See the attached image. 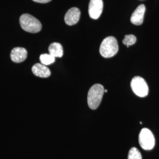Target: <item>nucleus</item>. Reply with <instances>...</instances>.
I'll list each match as a JSON object with an SVG mask.
<instances>
[{"label": "nucleus", "mask_w": 159, "mask_h": 159, "mask_svg": "<svg viewBox=\"0 0 159 159\" xmlns=\"http://www.w3.org/2000/svg\"><path fill=\"white\" fill-rule=\"evenodd\" d=\"M104 93V89L102 85L96 84L93 85L90 89L87 96L89 107L92 110L98 108L102 102Z\"/></svg>", "instance_id": "obj_1"}, {"label": "nucleus", "mask_w": 159, "mask_h": 159, "mask_svg": "<svg viewBox=\"0 0 159 159\" xmlns=\"http://www.w3.org/2000/svg\"><path fill=\"white\" fill-rule=\"evenodd\" d=\"M20 23L23 30L31 33H39L42 29L40 21L29 14H24L20 17Z\"/></svg>", "instance_id": "obj_2"}, {"label": "nucleus", "mask_w": 159, "mask_h": 159, "mask_svg": "<svg viewBox=\"0 0 159 159\" xmlns=\"http://www.w3.org/2000/svg\"><path fill=\"white\" fill-rule=\"evenodd\" d=\"M119 51V45L116 39L109 36L102 40L100 47V53L104 58L114 56Z\"/></svg>", "instance_id": "obj_3"}, {"label": "nucleus", "mask_w": 159, "mask_h": 159, "mask_svg": "<svg viewBox=\"0 0 159 159\" xmlns=\"http://www.w3.org/2000/svg\"><path fill=\"white\" fill-rule=\"evenodd\" d=\"M139 142L140 146L145 150H150L155 145V139L152 132L147 128H144L139 134Z\"/></svg>", "instance_id": "obj_4"}, {"label": "nucleus", "mask_w": 159, "mask_h": 159, "mask_svg": "<svg viewBox=\"0 0 159 159\" xmlns=\"http://www.w3.org/2000/svg\"><path fill=\"white\" fill-rule=\"evenodd\" d=\"M132 90L137 96L144 97L148 93V87L146 81L139 76L134 77L131 81Z\"/></svg>", "instance_id": "obj_5"}, {"label": "nucleus", "mask_w": 159, "mask_h": 159, "mask_svg": "<svg viewBox=\"0 0 159 159\" xmlns=\"http://www.w3.org/2000/svg\"><path fill=\"white\" fill-rule=\"evenodd\" d=\"M102 0H90L89 6V14L91 18L98 19L102 13Z\"/></svg>", "instance_id": "obj_6"}, {"label": "nucleus", "mask_w": 159, "mask_h": 159, "mask_svg": "<svg viewBox=\"0 0 159 159\" xmlns=\"http://www.w3.org/2000/svg\"><path fill=\"white\" fill-rule=\"evenodd\" d=\"M80 16L81 12L79 8L75 7L71 8L68 10L65 15V23L68 25H73L79 22Z\"/></svg>", "instance_id": "obj_7"}, {"label": "nucleus", "mask_w": 159, "mask_h": 159, "mask_svg": "<svg viewBox=\"0 0 159 159\" xmlns=\"http://www.w3.org/2000/svg\"><path fill=\"white\" fill-rule=\"evenodd\" d=\"M28 52L26 49L22 47H16L12 50L10 57L14 63H21L27 57Z\"/></svg>", "instance_id": "obj_8"}, {"label": "nucleus", "mask_w": 159, "mask_h": 159, "mask_svg": "<svg viewBox=\"0 0 159 159\" xmlns=\"http://www.w3.org/2000/svg\"><path fill=\"white\" fill-rule=\"evenodd\" d=\"M145 11V6L144 4L140 5L135 10V11L133 12L130 18L131 22L136 25H142L143 23Z\"/></svg>", "instance_id": "obj_9"}, {"label": "nucleus", "mask_w": 159, "mask_h": 159, "mask_svg": "<svg viewBox=\"0 0 159 159\" xmlns=\"http://www.w3.org/2000/svg\"><path fill=\"white\" fill-rule=\"evenodd\" d=\"M32 71L35 75L41 78H47L51 75L50 69L41 63L34 64L32 67Z\"/></svg>", "instance_id": "obj_10"}, {"label": "nucleus", "mask_w": 159, "mask_h": 159, "mask_svg": "<svg viewBox=\"0 0 159 159\" xmlns=\"http://www.w3.org/2000/svg\"><path fill=\"white\" fill-rule=\"evenodd\" d=\"M49 54L54 57H61L63 56V47L58 43H53L48 47Z\"/></svg>", "instance_id": "obj_11"}, {"label": "nucleus", "mask_w": 159, "mask_h": 159, "mask_svg": "<svg viewBox=\"0 0 159 159\" xmlns=\"http://www.w3.org/2000/svg\"><path fill=\"white\" fill-rule=\"evenodd\" d=\"M41 63L44 66H48L55 61V57L52 56L50 54H43L40 57Z\"/></svg>", "instance_id": "obj_12"}, {"label": "nucleus", "mask_w": 159, "mask_h": 159, "mask_svg": "<svg viewBox=\"0 0 159 159\" xmlns=\"http://www.w3.org/2000/svg\"><path fill=\"white\" fill-rule=\"evenodd\" d=\"M137 39L135 35H132V34H129V35H126L125 37L124 40H123V43L127 47L132 46L136 42Z\"/></svg>", "instance_id": "obj_13"}, {"label": "nucleus", "mask_w": 159, "mask_h": 159, "mask_svg": "<svg viewBox=\"0 0 159 159\" xmlns=\"http://www.w3.org/2000/svg\"><path fill=\"white\" fill-rule=\"evenodd\" d=\"M128 159H142V156L137 148H132L129 152Z\"/></svg>", "instance_id": "obj_14"}, {"label": "nucleus", "mask_w": 159, "mask_h": 159, "mask_svg": "<svg viewBox=\"0 0 159 159\" xmlns=\"http://www.w3.org/2000/svg\"><path fill=\"white\" fill-rule=\"evenodd\" d=\"M34 2H39V3H47V2H50L51 0H33Z\"/></svg>", "instance_id": "obj_15"}, {"label": "nucleus", "mask_w": 159, "mask_h": 159, "mask_svg": "<svg viewBox=\"0 0 159 159\" xmlns=\"http://www.w3.org/2000/svg\"><path fill=\"white\" fill-rule=\"evenodd\" d=\"M104 93H107V89L104 90Z\"/></svg>", "instance_id": "obj_16"}]
</instances>
